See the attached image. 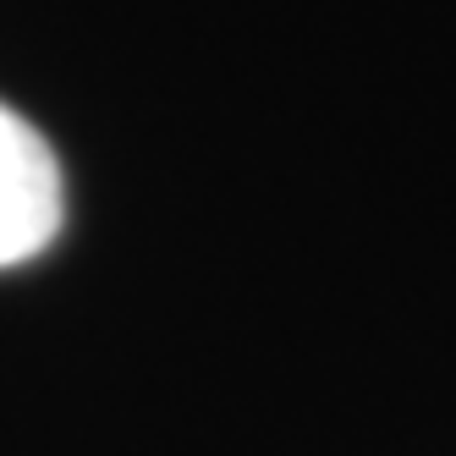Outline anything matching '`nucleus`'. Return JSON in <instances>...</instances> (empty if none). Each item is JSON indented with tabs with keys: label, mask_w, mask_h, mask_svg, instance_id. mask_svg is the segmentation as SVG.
Masks as SVG:
<instances>
[{
	"label": "nucleus",
	"mask_w": 456,
	"mask_h": 456,
	"mask_svg": "<svg viewBox=\"0 0 456 456\" xmlns=\"http://www.w3.org/2000/svg\"><path fill=\"white\" fill-rule=\"evenodd\" d=\"M67 220L61 159L39 138V126L0 105V270L39 258Z\"/></svg>",
	"instance_id": "f257e3e1"
}]
</instances>
